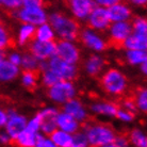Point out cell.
I'll return each mask as SVG.
<instances>
[{
    "instance_id": "obj_1",
    "label": "cell",
    "mask_w": 147,
    "mask_h": 147,
    "mask_svg": "<svg viewBox=\"0 0 147 147\" xmlns=\"http://www.w3.org/2000/svg\"><path fill=\"white\" fill-rule=\"evenodd\" d=\"M50 25L63 40H80V26L76 20L64 16L61 13H53L49 17Z\"/></svg>"
},
{
    "instance_id": "obj_2",
    "label": "cell",
    "mask_w": 147,
    "mask_h": 147,
    "mask_svg": "<svg viewBox=\"0 0 147 147\" xmlns=\"http://www.w3.org/2000/svg\"><path fill=\"white\" fill-rule=\"evenodd\" d=\"M84 134L88 139V146L99 147L114 142L116 132L111 126L101 123L88 124L85 127Z\"/></svg>"
},
{
    "instance_id": "obj_3",
    "label": "cell",
    "mask_w": 147,
    "mask_h": 147,
    "mask_svg": "<svg viewBox=\"0 0 147 147\" xmlns=\"http://www.w3.org/2000/svg\"><path fill=\"white\" fill-rule=\"evenodd\" d=\"M100 85L105 92L118 95L124 93L127 86V79L117 69H110L105 74L100 80Z\"/></svg>"
},
{
    "instance_id": "obj_4",
    "label": "cell",
    "mask_w": 147,
    "mask_h": 147,
    "mask_svg": "<svg viewBox=\"0 0 147 147\" xmlns=\"http://www.w3.org/2000/svg\"><path fill=\"white\" fill-rule=\"evenodd\" d=\"M132 32V26L128 22H114L110 29V38L108 46L119 49L124 48V43Z\"/></svg>"
},
{
    "instance_id": "obj_5",
    "label": "cell",
    "mask_w": 147,
    "mask_h": 147,
    "mask_svg": "<svg viewBox=\"0 0 147 147\" xmlns=\"http://www.w3.org/2000/svg\"><path fill=\"white\" fill-rule=\"evenodd\" d=\"M48 68L57 74L61 78V80L69 81L77 76V68L74 64L65 62L55 55L50 58V61L48 63Z\"/></svg>"
},
{
    "instance_id": "obj_6",
    "label": "cell",
    "mask_w": 147,
    "mask_h": 147,
    "mask_svg": "<svg viewBox=\"0 0 147 147\" xmlns=\"http://www.w3.org/2000/svg\"><path fill=\"white\" fill-rule=\"evenodd\" d=\"M49 97L57 102H66L75 96V88L69 81L62 80L49 88Z\"/></svg>"
},
{
    "instance_id": "obj_7",
    "label": "cell",
    "mask_w": 147,
    "mask_h": 147,
    "mask_svg": "<svg viewBox=\"0 0 147 147\" xmlns=\"http://www.w3.org/2000/svg\"><path fill=\"white\" fill-rule=\"evenodd\" d=\"M55 57L70 64H75L79 60V50L68 40H59L55 43Z\"/></svg>"
},
{
    "instance_id": "obj_8",
    "label": "cell",
    "mask_w": 147,
    "mask_h": 147,
    "mask_svg": "<svg viewBox=\"0 0 147 147\" xmlns=\"http://www.w3.org/2000/svg\"><path fill=\"white\" fill-rule=\"evenodd\" d=\"M30 53L38 61H45L55 55V43L33 40L30 46Z\"/></svg>"
},
{
    "instance_id": "obj_9",
    "label": "cell",
    "mask_w": 147,
    "mask_h": 147,
    "mask_svg": "<svg viewBox=\"0 0 147 147\" xmlns=\"http://www.w3.org/2000/svg\"><path fill=\"white\" fill-rule=\"evenodd\" d=\"M18 17L22 22L28 24V25H44L46 24L47 17L43 9H38V7H24L17 14Z\"/></svg>"
},
{
    "instance_id": "obj_10",
    "label": "cell",
    "mask_w": 147,
    "mask_h": 147,
    "mask_svg": "<svg viewBox=\"0 0 147 147\" xmlns=\"http://www.w3.org/2000/svg\"><path fill=\"white\" fill-rule=\"evenodd\" d=\"M27 126V119L25 116L18 115L11 111L7 114V121L5 124V132L12 140H14Z\"/></svg>"
},
{
    "instance_id": "obj_11",
    "label": "cell",
    "mask_w": 147,
    "mask_h": 147,
    "mask_svg": "<svg viewBox=\"0 0 147 147\" xmlns=\"http://www.w3.org/2000/svg\"><path fill=\"white\" fill-rule=\"evenodd\" d=\"M58 111L53 108H48L38 113L40 119V128L42 132L46 136H50L57 128V116Z\"/></svg>"
},
{
    "instance_id": "obj_12",
    "label": "cell",
    "mask_w": 147,
    "mask_h": 147,
    "mask_svg": "<svg viewBox=\"0 0 147 147\" xmlns=\"http://www.w3.org/2000/svg\"><path fill=\"white\" fill-rule=\"evenodd\" d=\"M110 17L107 9L103 7H94V10L88 15V24L93 29L105 30L110 26Z\"/></svg>"
},
{
    "instance_id": "obj_13",
    "label": "cell",
    "mask_w": 147,
    "mask_h": 147,
    "mask_svg": "<svg viewBox=\"0 0 147 147\" xmlns=\"http://www.w3.org/2000/svg\"><path fill=\"white\" fill-rule=\"evenodd\" d=\"M73 14L78 18L84 19L88 17L91 12L94 10L95 3L93 0H65Z\"/></svg>"
},
{
    "instance_id": "obj_14",
    "label": "cell",
    "mask_w": 147,
    "mask_h": 147,
    "mask_svg": "<svg viewBox=\"0 0 147 147\" xmlns=\"http://www.w3.org/2000/svg\"><path fill=\"white\" fill-rule=\"evenodd\" d=\"M80 40L83 42V44L86 45L88 48L94 49L96 51H102L108 47L106 42H103L99 36H97L91 30H85L80 34Z\"/></svg>"
},
{
    "instance_id": "obj_15",
    "label": "cell",
    "mask_w": 147,
    "mask_h": 147,
    "mask_svg": "<svg viewBox=\"0 0 147 147\" xmlns=\"http://www.w3.org/2000/svg\"><path fill=\"white\" fill-rule=\"evenodd\" d=\"M57 128L67 133L74 134L78 131L79 124L75 118L64 112V113H59L57 116Z\"/></svg>"
},
{
    "instance_id": "obj_16",
    "label": "cell",
    "mask_w": 147,
    "mask_h": 147,
    "mask_svg": "<svg viewBox=\"0 0 147 147\" xmlns=\"http://www.w3.org/2000/svg\"><path fill=\"white\" fill-rule=\"evenodd\" d=\"M64 112L71 117H74L77 121H84L86 119V112L83 106L77 99H70L65 102Z\"/></svg>"
},
{
    "instance_id": "obj_17",
    "label": "cell",
    "mask_w": 147,
    "mask_h": 147,
    "mask_svg": "<svg viewBox=\"0 0 147 147\" xmlns=\"http://www.w3.org/2000/svg\"><path fill=\"white\" fill-rule=\"evenodd\" d=\"M108 14H109L111 22H127L131 16V11L129 10L128 7H126L125 4L117 3L108 9Z\"/></svg>"
},
{
    "instance_id": "obj_18",
    "label": "cell",
    "mask_w": 147,
    "mask_h": 147,
    "mask_svg": "<svg viewBox=\"0 0 147 147\" xmlns=\"http://www.w3.org/2000/svg\"><path fill=\"white\" fill-rule=\"evenodd\" d=\"M124 47L128 50H142L146 51L147 38L146 35L131 33L124 43Z\"/></svg>"
},
{
    "instance_id": "obj_19",
    "label": "cell",
    "mask_w": 147,
    "mask_h": 147,
    "mask_svg": "<svg viewBox=\"0 0 147 147\" xmlns=\"http://www.w3.org/2000/svg\"><path fill=\"white\" fill-rule=\"evenodd\" d=\"M37 133L38 132H34L26 127L14 140L12 141L18 147H34L35 146V138H36Z\"/></svg>"
},
{
    "instance_id": "obj_20",
    "label": "cell",
    "mask_w": 147,
    "mask_h": 147,
    "mask_svg": "<svg viewBox=\"0 0 147 147\" xmlns=\"http://www.w3.org/2000/svg\"><path fill=\"white\" fill-rule=\"evenodd\" d=\"M49 139L58 147H70L73 142V134L62 131L60 129H55L49 136Z\"/></svg>"
},
{
    "instance_id": "obj_21",
    "label": "cell",
    "mask_w": 147,
    "mask_h": 147,
    "mask_svg": "<svg viewBox=\"0 0 147 147\" xmlns=\"http://www.w3.org/2000/svg\"><path fill=\"white\" fill-rule=\"evenodd\" d=\"M18 74V67L11 62L2 60L0 62V81H9L14 79Z\"/></svg>"
},
{
    "instance_id": "obj_22",
    "label": "cell",
    "mask_w": 147,
    "mask_h": 147,
    "mask_svg": "<svg viewBox=\"0 0 147 147\" xmlns=\"http://www.w3.org/2000/svg\"><path fill=\"white\" fill-rule=\"evenodd\" d=\"M103 65H105V61L102 58H100L98 55H91L86 61L85 64V69L88 71L90 76H97L99 71L102 69Z\"/></svg>"
},
{
    "instance_id": "obj_23",
    "label": "cell",
    "mask_w": 147,
    "mask_h": 147,
    "mask_svg": "<svg viewBox=\"0 0 147 147\" xmlns=\"http://www.w3.org/2000/svg\"><path fill=\"white\" fill-rule=\"evenodd\" d=\"M128 141L132 147H147V138L140 129H133L128 133Z\"/></svg>"
},
{
    "instance_id": "obj_24",
    "label": "cell",
    "mask_w": 147,
    "mask_h": 147,
    "mask_svg": "<svg viewBox=\"0 0 147 147\" xmlns=\"http://www.w3.org/2000/svg\"><path fill=\"white\" fill-rule=\"evenodd\" d=\"M118 109H119V107L113 102L95 103L92 107V110L94 112H97L99 114H105V115H110V116H115Z\"/></svg>"
},
{
    "instance_id": "obj_25",
    "label": "cell",
    "mask_w": 147,
    "mask_h": 147,
    "mask_svg": "<svg viewBox=\"0 0 147 147\" xmlns=\"http://www.w3.org/2000/svg\"><path fill=\"white\" fill-rule=\"evenodd\" d=\"M35 28L32 25H24L20 28L18 35V42L20 45H25L28 42H33L35 38Z\"/></svg>"
},
{
    "instance_id": "obj_26",
    "label": "cell",
    "mask_w": 147,
    "mask_h": 147,
    "mask_svg": "<svg viewBox=\"0 0 147 147\" xmlns=\"http://www.w3.org/2000/svg\"><path fill=\"white\" fill-rule=\"evenodd\" d=\"M35 37L37 40H40V42H51L55 38L53 30L47 24L40 25V28L35 31Z\"/></svg>"
},
{
    "instance_id": "obj_27",
    "label": "cell",
    "mask_w": 147,
    "mask_h": 147,
    "mask_svg": "<svg viewBox=\"0 0 147 147\" xmlns=\"http://www.w3.org/2000/svg\"><path fill=\"white\" fill-rule=\"evenodd\" d=\"M40 70H24L22 73V83L29 90H33L36 86V80Z\"/></svg>"
},
{
    "instance_id": "obj_28",
    "label": "cell",
    "mask_w": 147,
    "mask_h": 147,
    "mask_svg": "<svg viewBox=\"0 0 147 147\" xmlns=\"http://www.w3.org/2000/svg\"><path fill=\"white\" fill-rule=\"evenodd\" d=\"M20 65L24 67L25 70H40V61L35 59L31 53H27L22 57Z\"/></svg>"
},
{
    "instance_id": "obj_29",
    "label": "cell",
    "mask_w": 147,
    "mask_h": 147,
    "mask_svg": "<svg viewBox=\"0 0 147 147\" xmlns=\"http://www.w3.org/2000/svg\"><path fill=\"white\" fill-rule=\"evenodd\" d=\"M146 51L142 50H128L127 60L130 64H142L146 62Z\"/></svg>"
},
{
    "instance_id": "obj_30",
    "label": "cell",
    "mask_w": 147,
    "mask_h": 147,
    "mask_svg": "<svg viewBox=\"0 0 147 147\" xmlns=\"http://www.w3.org/2000/svg\"><path fill=\"white\" fill-rule=\"evenodd\" d=\"M13 46H14L13 40L11 38L5 27H3L0 24V51L4 50L5 48L13 47Z\"/></svg>"
},
{
    "instance_id": "obj_31",
    "label": "cell",
    "mask_w": 147,
    "mask_h": 147,
    "mask_svg": "<svg viewBox=\"0 0 147 147\" xmlns=\"http://www.w3.org/2000/svg\"><path fill=\"white\" fill-rule=\"evenodd\" d=\"M136 101V105L138 108H140L141 110L146 112L147 110V94L145 88H139V91L136 92V95H132Z\"/></svg>"
},
{
    "instance_id": "obj_32",
    "label": "cell",
    "mask_w": 147,
    "mask_h": 147,
    "mask_svg": "<svg viewBox=\"0 0 147 147\" xmlns=\"http://www.w3.org/2000/svg\"><path fill=\"white\" fill-rule=\"evenodd\" d=\"M61 78L55 74L52 70H50L49 68H47L46 70H44V74H43V82H44L45 85H47L48 88H50L52 85L57 84L58 82H60Z\"/></svg>"
},
{
    "instance_id": "obj_33",
    "label": "cell",
    "mask_w": 147,
    "mask_h": 147,
    "mask_svg": "<svg viewBox=\"0 0 147 147\" xmlns=\"http://www.w3.org/2000/svg\"><path fill=\"white\" fill-rule=\"evenodd\" d=\"M70 147H88V139L85 136L84 132H79L77 131L73 134V142Z\"/></svg>"
},
{
    "instance_id": "obj_34",
    "label": "cell",
    "mask_w": 147,
    "mask_h": 147,
    "mask_svg": "<svg viewBox=\"0 0 147 147\" xmlns=\"http://www.w3.org/2000/svg\"><path fill=\"white\" fill-rule=\"evenodd\" d=\"M131 26H132L133 33L146 35L147 24H146V20L144 18H136V20L133 22V25H131Z\"/></svg>"
},
{
    "instance_id": "obj_35",
    "label": "cell",
    "mask_w": 147,
    "mask_h": 147,
    "mask_svg": "<svg viewBox=\"0 0 147 147\" xmlns=\"http://www.w3.org/2000/svg\"><path fill=\"white\" fill-rule=\"evenodd\" d=\"M0 5H3L10 10H16L22 5V0H1Z\"/></svg>"
},
{
    "instance_id": "obj_36",
    "label": "cell",
    "mask_w": 147,
    "mask_h": 147,
    "mask_svg": "<svg viewBox=\"0 0 147 147\" xmlns=\"http://www.w3.org/2000/svg\"><path fill=\"white\" fill-rule=\"evenodd\" d=\"M117 118H119L121 121H131L132 119H134V114L131 113V112H128V111L126 110H123V109H118L117 113L115 115Z\"/></svg>"
},
{
    "instance_id": "obj_37",
    "label": "cell",
    "mask_w": 147,
    "mask_h": 147,
    "mask_svg": "<svg viewBox=\"0 0 147 147\" xmlns=\"http://www.w3.org/2000/svg\"><path fill=\"white\" fill-rule=\"evenodd\" d=\"M113 143L117 147H130L128 138H127V136H124V134H116Z\"/></svg>"
},
{
    "instance_id": "obj_38",
    "label": "cell",
    "mask_w": 147,
    "mask_h": 147,
    "mask_svg": "<svg viewBox=\"0 0 147 147\" xmlns=\"http://www.w3.org/2000/svg\"><path fill=\"white\" fill-rule=\"evenodd\" d=\"M24 7H43V0H22Z\"/></svg>"
},
{
    "instance_id": "obj_39",
    "label": "cell",
    "mask_w": 147,
    "mask_h": 147,
    "mask_svg": "<svg viewBox=\"0 0 147 147\" xmlns=\"http://www.w3.org/2000/svg\"><path fill=\"white\" fill-rule=\"evenodd\" d=\"M121 0H95V2L97 4H99L100 7H110L114 4L121 3Z\"/></svg>"
},
{
    "instance_id": "obj_40",
    "label": "cell",
    "mask_w": 147,
    "mask_h": 147,
    "mask_svg": "<svg viewBox=\"0 0 147 147\" xmlns=\"http://www.w3.org/2000/svg\"><path fill=\"white\" fill-rule=\"evenodd\" d=\"M9 62H11L13 65L18 67L22 63V57L17 53H12L10 57H9Z\"/></svg>"
},
{
    "instance_id": "obj_41",
    "label": "cell",
    "mask_w": 147,
    "mask_h": 147,
    "mask_svg": "<svg viewBox=\"0 0 147 147\" xmlns=\"http://www.w3.org/2000/svg\"><path fill=\"white\" fill-rule=\"evenodd\" d=\"M11 142H12V139L9 136V134L5 131L0 132V143L3 144V145H7V144L11 143Z\"/></svg>"
},
{
    "instance_id": "obj_42",
    "label": "cell",
    "mask_w": 147,
    "mask_h": 147,
    "mask_svg": "<svg viewBox=\"0 0 147 147\" xmlns=\"http://www.w3.org/2000/svg\"><path fill=\"white\" fill-rule=\"evenodd\" d=\"M7 121V114L5 112H3L2 110H0V127L5 126Z\"/></svg>"
},
{
    "instance_id": "obj_43",
    "label": "cell",
    "mask_w": 147,
    "mask_h": 147,
    "mask_svg": "<svg viewBox=\"0 0 147 147\" xmlns=\"http://www.w3.org/2000/svg\"><path fill=\"white\" fill-rule=\"evenodd\" d=\"M40 147H58V146H57L49 138H45L44 142H43V144H42V146Z\"/></svg>"
},
{
    "instance_id": "obj_44",
    "label": "cell",
    "mask_w": 147,
    "mask_h": 147,
    "mask_svg": "<svg viewBox=\"0 0 147 147\" xmlns=\"http://www.w3.org/2000/svg\"><path fill=\"white\" fill-rule=\"evenodd\" d=\"M133 3L138 4V5H145L147 0H131Z\"/></svg>"
},
{
    "instance_id": "obj_45",
    "label": "cell",
    "mask_w": 147,
    "mask_h": 147,
    "mask_svg": "<svg viewBox=\"0 0 147 147\" xmlns=\"http://www.w3.org/2000/svg\"><path fill=\"white\" fill-rule=\"evenodd\" d=\"M141 65H142V67H141V68L143 69V73H144V74H146V71H147V68H146V62H143V63H142V64H141Z\"/></svg>"
},
{
    "instance_id": "obj_46",
    "label": "cell",
    "mask_w": 147,
    "mask_h": 147,
    "mask_svg": "<svg viewBox=\"0 0 147 147\" xmlns=\"http://www.w3.org/2000/svg\"><path fill=\"white\" fill-rule=\"evenodd\" d=\"M99 147H117L114 143H111V144H107V145H103V146H99Z\"/></svg>"
},
{
    "instance_id": "obj_47",
    "label": "cell",
    "mask_w": 147,
    "mask_h": 147,
    "mask_svg": "<svg viewBox=\"0 0 147 147\" xmlns=\"http://www.w3.org/2000/svg\"><path fill=\"white\" fill-rule=\"evenodd\" d=\"M4 60V52L3 51H0V62Z\"/></svg>"
}]
</instances>
